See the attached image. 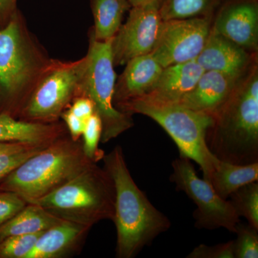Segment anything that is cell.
I'll use <instances>...</instances> for the list:
<instances>
[{
  "label": "cell",
  "instance_id": "obj_1",
  "mask_svg": "<svg viewBox=\"0 0 258 258\" xmlns=\"http://www.w3.org/2000/svg\"><path fill=\"white\" fill-rule=\"evenodd\" d=\"M103 160V168L115 186V213L112 221L116 229L115 255L135 257L158 236L169 230L171 222L136 184L120 146L105 154Z\"/></svg>",
  "mask_w": 258,
  "mask_h": 258
},
{
  "label": "cell",
  "instance_id": "obj_2",
  "mask_svg": "<svg viewBox=\"0 0 258 258\" xmlns=\"http://www.w3.org/2000/svg\"><path fill=\"white\" fill-rule=\"evenodd\" d=\"M206 134L210 152L232 164L258 162V69L254 61L221 108Z\"/></svg>",
  "mask_w": 258,
  "mask_h": 258
},
{
  "label": "cell",
  "instance_id": "obj_3",
  "mask_svg": "<svg viewBox=\"0 0 258 258\" xmlns=\"http://www.w3.org/2000/svg\"><path fill=\"white\" fill-rule=\"evenodd\" d=\"M92 162L83 152L82 142L63 136L0 180V191L18 194L30 203L60 187Z\"/></svg>",
  "mask_w": 258,
  "mask_h": 258
},
{
  "label": "cell",
  "instance_id": "obj_4",
  "mask_svg": "<svg viewBox=\"0 0 258 258\" xmlns=\"http://www.w3.org/2000/svg\"><path fill=\"white\" fill-rule=\"evenodd\" d=\"M115 201L111 176L92 162L60 187L28 203L37 204L60 220L91 228L102 220H113Z\"/></svg>",
  "mask_w": 258,
  "mask_h": 258
},
{
  "label": "cell",
  "instance_id": "obj_5",
  "mask_svg": "<svg viewBox=\"0 0 258 258\" xmlns=\"http://www.w3.org/2000/svg\"><path fill=\"white\" fill-rule=\"evenodd\" d=\"M112 40L99 41L92 36L89 50L83 59L82 74L78 93L91 100L95 113L101 118V142L106 144L134 125L132 115L113 105L115 76Z\"/></svg>",
  "mask_w": 258,
  "mask_h": 258
},
{
  "label": "cell",
  "instance_id": "obj_6",
  "mask_svg": "<svg viewBox=\"0 0 258 258\" xmlns=\"http://www.w3.org/2000/svg\"><path fill=\"white\" fill-rule=\"evenodd\" d=\"M132 115L139 113L155 120L170 136L179 150V156L200 165L204 179L209 182L215 157L206 142L208 130L213 124V117L176 105H154L140 101L125 104L119 110Z\"/></svg>",
  "mask_w": 258,
  "mask_h": 258
},
{
  "label": "cell",
  "instance_id": "obj_7",
  "mask_svg": "<svg viewBox=\"0 0 258 258\" xmlns=\"http://www.w3.org/2000/svg\"><path fill=\"white\" fill-rule=\"evenodd\" d=\"M171 166L170 181L197 206L193 212L195 227L205 230L224 228L235 233L240 220L230 200L220 198L210 182L199 177L188 158L179 156Z\"/></svg>",
  "mask_w": 258,
  "mask_h": 258
},
{
  "label": "cell",
  "instance_id": "obj_8",
  "mask_svg": "<svg viewBox=\"0 0 258 258\" xmlns=\"http://www.w3.org/2000/svg\"><path fill=\"white\" fill-rule=\"evenodd\" d=\"M33 64L18 19L0 28V113L15 117Z\"/></svg>",
  "mask_w": 258,
  "mask_h": 258
},
{
  "label": "cell",
  "instance_id": "obj_9",
  "mask_svg": "<svg viewBox=\"0 0 258 258\" xmlns=\"http://www.w3.org/2000/svg\"><path fill=\"white\" fill-rule=\"evenodd\" d=\"M211 16L163 21L151 55L163 68L196 60L212 28Z\"/></svg>",
  "mask_w": 258,
  "mask_h": 258
},
{
  "label": "cell",
  "instance_id": "obj_10",
  "mask_svg": "<svg viewBox=\"0 0 258 258\" xmlns=\"http://www.w3.org/2000/svg\"><path fill=\"white\" fill-rule=\"evenodd\" d=\"M83 60L51 71L32 93L20 113L28 121L49 123L57 119L76 96Z\"/></svg>",
  "mask_w": 258,
  "mask_h": 258
},
{
  "label": "cell",
  "instance_id": "obj_11",
  "mask_svg": "<svg viewBox=\"0 0 258 258\" xmlns=\"http://www.w3.org/2000/svg\"><path fill=\"white\" fill-rule=\"evenodd\" d=\"M162 0L132 7L126 22L112 40L114 66H123L137 56L151 53L157 42L162 18Z\"/></svg>",
  "mask_w": 258,
  "mask_h": 258
},
{
  "label": "cell",
  "instance_id": "obj_12",
  "mask_svg": "<svg viewBox=\"0 0 258 258\" xmlns=\"http://www.w3.org/2000/svg\"><path fill=\"white\" fill-rule=\"evenodd\" d=\"M248 52L258 49V0H227L212 25Z\"/></svg>",
  "mask_w": 258,
  "mask_h": 258
},
{
  "label": "cell",
  "instance_id": "obj_13",
  "mask_svg": "<svg viewBox=\"0 0 258 258\" xmlns=\"http://www.w3.org/2000/svg\"><path fill=\"white\" fill-rule=\"evenodd\" d=\"M204 72L196 60L167 66L163 69L153 87L134 101L154 105H175L193 89Z\"/></svg>",
  "mask_w": 258,
  "mask_h": 258
},
{
  "label": "cell",
  "instance_id": "obj_14",
  "mask_svg": "<svg viewBox=\"0 0 258 258\" xmlns=\"http://www.w3.org/2000/svg\"><path fill=\"white\" fill-rule=\"evenodd\" d=\"M196 60L205 71H217L242 77L255 60L250 52L212 27L208 40Z\"/></svg>",
  "mask_w": 258,
  "mask_h": 258
},
{
  "label": "cell",
  "instance_id": "obj_15",
  "mask_svg": "<svg viewBox=\"0 0 258 258\" xmlns=\"http://www.w3.org/2000/svg\"><path fill=\"white\" fill-rule=\"evenodd\" d=\"M242 77L205 71L195 87L176 106L213 115L230 96Z\"/></svg>",
  "mask_w": 258,
  "mask_h": 258
},
{
  "label": "cell",
  "instance_id": "obj_16",
  "mask_svg": "<svg viewBox=\"0 0 258 258\" xmlns=\"http://www.w3.org/2000/svg\"><path fill=\"white\" fill-rule=\"evenodd\" d=\"M163 69L150 53L128 61L115 85L113 105L115 108L119 111L126 103L144 96L157 82Z\"/></svg>",
  "mask_w": 258,
  "mask_h": 258
},
{
  "label": "cell",
  "instance_id": "obj_17",
  "mask_svg": "<svg viewBox=\"0 0 258 258\" xmlns=\"http://www.w3.org/2000/svg\"><path fill=\"white\" fill-rule=\"evenodd\" d=\"M91 227L62 220L44 231L25 258L70 257L81 249Z\"/></svg>",
  "mask_w": 258,
  "mask_h": 258
},
{
  "label": "cell",
  "instance_id": "obj_18",
  "mask_svg": "<svg viewBox=\"0 0 258 258\" xmlns=\"http://www.w3.org/2000/svg\"><path fill=\"white\" fill-rule=\"evenodd\" d=\"M63 136L64 130L59 125L17 120L8 113H0V142L45 147Z\"/></svg>",
  "mask_w": 258,
  "mask_h": 258
},
{
  "label": "cell",
  "instance_id": "obj_19",
  "mask_svg": "<svg viewBox=\"0 0 258 258\" xmlns=\"http://www.w3.org/2000/svg\"><path fill=\"white\" fill-rule=\"evenodd\" d=\"M258 162L240 165L215 158L209 182L220 198L228 200L241 186L257 181Z\"/></svg>",
  "mask_w": 258,
  "mask_h": 258
},
{
  "label": "cell",
  "instance_id": "obj_20",
  "mask_svg": "<svg viewBox=\"0 0 258 258\" xmlns=\"http://www.w3.org/2000/svg\"><path fill=\"white\" fill-rule=\"evenodd\" d=\"M62 220L35 203H28L9 221L0 227V241L13 235L44 232Z\"/></svg>",
  "mask_w": 258,
  "mask_h": 258
},
{
  "label": "cell",
  "instance_id": "obj_21",
  "mask_svg": "<svg viewBox=\"0 0 258 258\" xmlns=\"http://www.w3.org/2000/svg\"><path fill=\"white\" fill-rule=\"evenodd\" d=\"M130 8L128 0H93V37L99 41L113 38L121 26L123 15Z\"/></svg>",
  "mask_w": 258,
  "mask_h": 258
},
{
  "label": "cell",
  "instance_id": "obj_22",
  "mask_svg": "<svg viewBox=\"0 0 258 258\" xmlns=\"http://www.w3.org/2000/svg\"><path fill=\"white\" fill-rule=\"evenodd\" d=\"M218 0H162L160 14L163 21L175 19L211 16Z\"/></svg>",
  "mask_w": 258,
  "mask_h": 258
},
{
  "label": "cell",
  "instance_id": "obj_23",
  "mask_svg": "<svg viewBox=\"0 0 258 258\" xmlns=\"http://www.w3.org/2000/svg\"><path fill=\"white\" fill-rule=\"evenodd\" d=\"M229 198L237 215L244 217L249 225L258 230L257 181L241 186Z\"/></svg>",
  "mask_w": 258,
  "mask_h": 258
},
{
  "label": "cell",
  "instance_id": "obj_24",
  "mask_svg": "<svg viewBox=\"0 0 258 258\" xmlns=\"http://www.w3.org/2000/svg\"><path fill=\"white\" fill-rule=\"evenodd\" d=\"M102 135L101 118L93 113L87 120L83 132L82 147L83 152L93 162L98 163L104 157L105 153L98 147Z\"/></svg>",
  "mask_w": 258,
  "mask_h": 258
},
{
  "label": "cell",
  "instance_id": "obj_25",
  "mask_svg": "<svg viewBox=\"0 0 258 258\" xmlns=\"http://www.w3.org/2000/svg\"><path fill=\"white\" fill-rule=\"evenodd\" d=\"M234 241L235 258L258 257V230L247 224L239 222Z\"/></svg>",
  "mask_w": 258,
  "mask_h": 258
},
{
  "label": "cell",
  "instance_id": "obj_26",
  "mask_svg": "<svg viewBox=\"0 0 258 258\" xmlns=\"http://www.w3.org/2000/svg\"><path fill=\"white\" fill-rule=\"evenodd\" d=\"M42 232L13 235L0 241V258H25Z\"/></svg>",
  "mask_w": 258,
  "mask_h": 258
},
{
  "label": "cell",
  "instance_id": "obj_27",
  "mask_svg": "<svg viewBox=\"0 0 258 258\" xmlns=\"http://www.w3.org/2000/svg\"><path fill=\"white\" fill-rule=\"evenodd\" d=\"M45 147L41 146H35L23 150L17 151V152L0 154V180L3 179L12 171L14 170L15 168L20 166L28 158L40 152Z\"/></svg>",
  "mask_w": 258,
  "mask_h": 258
},
{
  "label": "cell",
  "instance_id": "obj_28",
  "mask_svg": "<svg viewBox=\"0 0 258 258\" xmlns=\"http://www.w3.org/2000/svg\"><path fill=\"white\" fill-rule=\"evenodd\" d=\"M27 204L28 202L18 194L0 191V227L16 215Z\"/></svg>",
  "mask_w": 258,
  "mask_h": 258
},
{
  "label": "cell",
  "instance_id": "obj_29",
  "mask_svg": "<svg viewBox=\"0 0 258 258\" xmlns=\"http://www.w3.org/2000/svg\"><path fill=\"white\" fill-rule=\"evenodd\" d=\"M187 258H235L234 241L208 246L201 244L195 247Z\"/></svg>",
  "mask_w": 258,
  "mask_h": 258
},
{
  "label": "cell",
  "instance_id": "obj_30",
  "mask_svg": "<svg viewBox=\"0 0 258 258\" xmlns=\"http://www.w3.org/2000/svg\"><path fill=\"white\" fill-rule=\"evenodd\" d=\"M60 115L69 128L71 138L74 141H79L82 136L86 121L75 115L69 110L62 112Z\"/></svg>",
  "mask_w": 258,
  "mask_h": 258
},
{
  "label": "cell",
  "instance_id": "obj_31",
  "mask_svg": "<svg viewBox=\"0 0 258 258\" xmlns=\"http://www.w3.org/2000/svg\"><path fill=\"white\" fill-rule=\"evenodd\" d=\"M69 111L75 115L86 121L95 113L94 106L91 100L84 96L76 98Z\"/></svg>",
  "mask_w": 258,
  "mask_h": 258
},
{
  "label": "cell",
  "instance_id": "obj_32",
  "mask_svg": "<svg viewBox=\"0 0 258 258\" xmlns=\"http://www.w3.org/2000/svg\"><path fill=\"white\" fill-rule=\"evenodd\" d=\"M15 0H0V28H3L13 17Z\"/></svg>",
  "mask_w": 258,
  "mask_h": 258
},
{
  "label": "cell",
  "instance_id": "obj_33",
  "mask_svg": "<svg viewBox=\"0 0 258 258\" xmlns=\"http://www.w3.org/2000/svg\"><path fill=\"white\" fill-rule=\"evenodd\" d=\"M32 147H35V145L18 143V142H0V154L17 152V151L23 150Z\"/></svg>",
  "mask_w": 258,
  "mask_h": 258
},
{
  "label": "cell",
  "instance_id": "obj_34",
  "mask_svg": "<svg viewBox=\"0 0 258 258\" xmlns=\"http://www.w3.org/2000/svg\"><path fill=\"white\" fill-rule=\"evenodd\" d=\"M153 0H128L132 7L139 6V5H142L146 4V3H150Z\"/></svg>",
  "mask_w": 258,
  "mask_h": 258
}]
</instances>
